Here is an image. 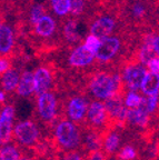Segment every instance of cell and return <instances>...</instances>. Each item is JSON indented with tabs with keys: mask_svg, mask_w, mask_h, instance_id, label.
I'll use <instances>...</instances> for the list:
<instances>
[{
	"mask_svg": "<svg viewBox=\"0 0 159 160\" xmlns=\"http://www.w3.org/2000/svg\"><path fill=\"white\" fill-rule=\"evenodd\" d=\"M120 77L117 73L100 72L92 78L90 82V90L92 95L98 99L106 100L116 96L120 87Z\"/></svg>",
	"mask_w": 159,
	"mask_h": 160,
	"instance_id": "cell-1",
	"label": "cell"
},
{
	"mask_svg": "<svg viewBox=\"0 0 159 160\" xmlns=\"http://www.w3.org/2000/svg\"><path fill=\"white\" fill-rule=\"evenodd\" d=\"M58 142L66 149H72L79 145L80 136L77 127L70 121H61L56 128Z\"/></svg>",
	"mask_w": 159,
	"mask_h": 160,
	"instance_id": "cell-2",
	"label": "cell"
},
{
	"mask_svg": "<svg viewBox=\"0 0 159 160\" xmlns=\"http://www.w3.org/2000/svg\"><path fill=\"white\" fill-rule=\"evenodd\" d=\"M119 49L120 40L117 37L107 36L100 39L99 46L95 51V58H97L99 61H109L117 55Z\"/></svg>",
	"mask_w": 159,
	"mask_h": 160,
	"instance_id": "cell-3",
	"label": "cell"
},
{
	"mask_svg": "<svg viewBox=\"0 0 159 160\" xmlns=\"http://www.w3.org/2000/svg\"><path fill=\"white\" fill-rule=\"evenodd\" d=\"M146 75L147 70L145 69V67L140 65H130L125 69V82L131 91H137L141 87Z\"/></svg>",
	"mask_w": 159,
	"mask_h": 160,
	"instance_id": "cell-4",
	"label": "cell"
},
{
	"mask_svg": "<svg viewBox=\"0 0 159 160\" xmlns=\"http://www.w3.org/2000/svg\"><path fill=\"white\" fill-rule=\"evenodd\" d=\"M15 135L17 139L19 140L23 145L30 146L36 142L39 136L37 127L31 121H23L19 122L15 128Z\"/></svg>",
	"mask_w": 159,
	"mask_h": 160,
	"instance_id": "cell-5",
	"label": "cell"
},
{
	"mask_svg": "<svg viewBox=\"0 0 159 160\" xmlns=\"http://www.w3.org/2000/svg\"><path fill=\"white\" fill-rule=\"evenodd\" d=\"M15 117V108L6 106L0 113V143L9 142L13 132V121Z\"/></svg>",
	"mask_w": 159,
	"mask_h": 160,
	"instance_id": "cell-6",
	"label": "cell"
},
{
	"mask_svg": "<svg viewBox=\"0 0 159 160\" xmlns=\"http://www.w3.org/2000/svg\"><path fill=\"white\" fill-rule=\"evenodd\" d=\"M57 100L55 96L50 92H44L38 97V111L40 117L48 121L51 120L56 115Z\"/></svg>",
	"mask_w": 159,
	"mask_h": 160,
	"instance_id": "cell-7",
	"label": "cell"
},
{
	"mask_svg": "<svg viewBox=\"0 0 159 160\" xmlns=\"http://www.w3.org/2000/svg\"><path fill=\"white\" fill-rule=\"evenodd\" d=\"M106 100L107 101L105 105V109L110 118L115 119L117 122H124L125 120H127V107L122 103L119 97L112 96Z\"/></svg>",
	"mask_w": 159,
	"mask_h": 160,
	"instance_id": "cell-8",
	"label": "cell"
},
{
	"mask_svg": "<svg viewBox=\"0 0 159 160\" xmlns=\"http://www.w3.org/2000/svg\"><path fill=\"white\" fill-rule=\"evenodd\" d=\"M159 51V39L158 36L156 35H148L146 36L142 45L141 49H140L139 57L141 60L142 65H147V62L151 60L152 58L158 56Z\"/></svg>",
	"mask_w": 159,
	"mask_h": 160,
	"instance_id": "cell-9",
	"label": "cell"
},
{
	"mask_svg": "<svg viewBox=\"0 0 159 160\" xmlns=\"http://www.w3.org/2000/svg\"><path fill=\"white\" fill-rule=\"evenodd\" d=\"M94 59L95 53L87 47L81 45L74 49L69 57V62L74 67H86L89 66L94 61Z\"/></svg>",
	"mask_w": 159,
	"mask_h": 160,
	"instance_id": "cell-10",
	"label": "cell"
},
{
	"mask_svg": "<svg viewBox=\"0 0 159 160\" xmlns=\"http://www.w3.org/2000/svg\"><path fill=\"white\" fill-rule=\"evenodd\" d=\"M115 28V21L112 18L108 17V16H102V17L98 18L96 21L91 25L90 27V33L99 39L101 38L110 36V33L114 31Z\"/></svg>",
	"mask_w": 159,
	"mask_h": 160,
	"instance_id": "cell-11",
	"label": "cell"
},
{
	"mask_svg": "<svg viewBox=\"0 0 159 160\" xmlns=\"http://www.w3.org/2000/svg\"><path fill=\"white\" fill-rule=\"evenodd\" d=\"M33 86L35 92L38 96L44 92H47L51 86V75L47 68L40 67L36 70L33 75Z\"/></svg>",
	"mask_w": 159,
	"mask_h": 160,
	"instance_id": "cell-12",
	"label": "cell"
},
{
	"mask_svg": "<svg viewBox=\"0 0 159 160\" xmlns=\"http://www.w3.org/2000/svg\"><path fill=\"white\" fill-rule=\"evenodd\" d=\"M127 119L136 126L146 127L147 123H148V120H149V112L146 110L142 101L138 107L129 108L127 110Z\"/></svg>",
	"mask_w": 159,
	"mask_h": 160,
	"instance_id": "cell-13",
	"label": "cell"
},
{
	"mask_svg": "<svg viewBox=\"0 0 159 160\" xmlns=\"http://www.w3.org/2000/svg\"><path fill=\"white\" fill-rule=\"evenodd\" d=\"M87 118L95 126H101L106 121L107 112L105 109V105L99 101H95L87 109Z\"/></svg>",
	"mask_w": 159,
	"mask_h": 160,
	"instance_id": "cell-14",
	"label": "cell"
},
{
	"mask_svg": "<svg viewBox=\"0 0 159 160\" xmlns=\"http://www.w3.org/2000/svg\"><path fill=\"white\" fill-rule=\"evenodd\" d=\"M36 26V33L40 37L48 38L55 32L56 30V21L54 18L50 16L44 15L37 20V22L35 23Z\"/></svg>",
	"mask_w": 159,
	"mask_h": 160,
	"instance_id": "cell-15",
	"label": "cell"
},
{
	"mask_svg": "<svg viewBox=\"0 0 159 160\" xmlns=\"http://www.w3.org/2000/svg\"><path fill=\"white\" fill-rule=\"evenodd\" d=\"M87 112V103L86 100L80 97L72 98L68 106V115L72 120H81Z\"/></svg>",
	"mask_w": 159,
	"mask_h": 160,
	"instance_id": "cell-16",
	"label": "cell"
},
{
	"mask_svg": "<svg viewBox=\"0 0 159 160\" xmlns=\"http://www.w3.org/2000/svg\"><path fill=\"white\" fill-rule=\"evenodd\" d=\"M86 26L82 22L78 21V20H72L69 21L67 25L65 26V37L67 38L69 41H78L82 38V36L86 33Z\"/></svg>",
	"mask_w": 159,
	"mask_h": 160,
	"instance_id": "cell-17",
	"label": "cell"
},
{
	"mask_svg": "<svg viewBox=\"0 0 159 160\" xmlns=\"http://www.w3.org/2000/svg\"><path fill=\"white\" fill-rule=\"evenodd\" d=\"M17 93L21 97H28L33 92H35V86H33V75L29 71H26L19 78L17 85Z\"/></svg>",
	"mask_w": 159,
	"mask_h": 160,
	"instance_id": "cell-18",
	"label": "cell"
},
{
	"mask_svg": "<svg viewBox=\"0 0 159 160\" xmlns=\"http://www.w3.org/2000/svg\"><path fill=\"white\" fill-rule=\"evenodd\" d=\"M142 92L146 96H156L158 95L159 90V77L158 73H152L147 71V75L145 77L142 85L140 87Z\"/></svg>",
	"mask_w": 159,
	"mask_h": 160,
	"instance_id": "cell-19",
	"label": "cell"
},
{
	"mask_svg": "<svg viewBox=\"0 0 159 160\" xmlns=\"http://www.w3.org/2000/svg\"><path fill=\"white\" fill-rule=\"evenodd\" d=\"M13 47V31L9 26L0 25V53H8Z\"/></svg>",
	"mask_w": 159,
	"mask_h": 160,
	"instance_id": "cell-20",
	"label": "cell"
},
{
	"mask_svg": "<svg viewBox=\"0 0 159 160\" xmlns=\"http://www.w3.org/2000/svg\"><path fill=\"white\" fill-rule=\"evenodd\" d=\"M19 73L17 70L15 69H8L6 72H3V79H1V83L3 87L6 91H11V90L16 89L19 81Z\"/></svg>",
	"mask_w": 159,
	"mask_h": 160,
	"instance_id": "cell-21",
	"label": "cell"
},
{
	"mask_svg": "<svg viewBox=\"0 0 159 160\" xmlns=\"http://www.w3.org/2000/svg\"><path fill=\"white\" fill-rule=\"evenodd\" d=\"M71 0H51L54 12L58 16H66L70 10Z\"/></svg>",
	"mask_w": 159,
	"mask_h": 160,
	"instance_id": "cell-22",
	"label": "cell"
},
{
	"mask_svg": "<svg viewBox=\"0 0 159 160\" xmlns=\"http://www.w3.org/2000/svg\"><path fill=\"white\" fill-rule=\"evenodd\" d=\"M0 160H19V152L13 146H5L0 149Z\"/></svg>",
	"mask_w": 159,
	"mask_h": 160,
	"instance_id": "cell-23",
	"label": "cell"
},
{
	"mask_svg": "<svg viewBox=\"0 0 159 160\" xmlns=\"http://www.w3.org/2000/svg\"><path fill=\"white\" fill-rule=\"evenodd\" d=\"M120 138L117 133H110L105 141V148L108 152H114L115 150L119 147Z\"/></svg>",
	"mask_w": 159,
	"mask_h": 160,
	"instance_id": "cell-24",
	"label": "cell"
},
{
	"mask_svg": "<svg viewBox=\"0 0 159 160\" xmlns=\"http://www.w3.org/2000/svg\"><path fill=\"white\" fill-rule=\"evenodd\" d=\"M141 98L142 97H140L137 92L130 91V92H128L126 99H125V106H126L127 108L138 107V106L140 105V102H141Z\"/></svg>",
	"mask_w": 159,
	"mask_h": 160,
	"instance_id": "cell-25",
	"label": "cell"
},
{
	"mask_svg": "<svg viewBox=\"0 0 159 160\" xmlns=\"http://www.w3.org/2000/svg\"><path fill=\"white\" fill-rule=\"evenodd\" d=\"M141 101L148 112H154L155 110L157 109V106H158V95L147 96L146 98H142Z\"/></svg>",
	"mask_w": 159,
	"mask_h": 160,
	"instance_id": "cell-26",
	"label": "cell"
},
{
	"mask_svg": "<svg viewBox=\"0 0 159 160\" xmlns=\"http://www.w3.org/2000/svg\"><path fill=\"white\" fill-rule=\"evenodd\" d=\"M99 42H100V39H99V38L90 33L89 36H87V37H86V40H85L84 46H85V47H87L88 49L91 50L92 52L95 53L96 49H97L98 46H99Z\"/></svg>",
	"mask_w": 159,
	"mask_h": 160,
	"instance_id": "cell-27",
	"label": "cell"
},
{
	"mask_svg": "<svg viewBox=\"0 0 159 160\" xmlns=\"http://www.w3.org/2000/svg\"><path fill=\"white\" fill-rule=\"evenodd\" d=\"M84 9H85V0H71L69 12H71L72 15L75 16H78L84 12Z\"/></svg>",
	"mask_w": 159,
	"mask_h": 160,
	"instance_id": "cell-28",
	"label": "cell"
},
{
	"mask_svg": "<svg viewBox=\"0 0 159 160\" xmlns=\"http://www.w3.org/2000/svg\"><path fill=\"white\" fill-rule=\"evenodd\" d=\"M44 11H45V9L40 5H37V6H35V7H33V9L30 11V21L33 23H36L37 20L39 19L40 17H42V16L45 15Z\"/></svg>",
	"mask_w": 159,
	"mask_h": 160,
	"instance_id": "cell-29",
	"label": "cell"
},
{
	"mask_svg": "<svg viewBox=\"0 0 159 160\" xmlns=\"http://www.w3.org/2000/svg\"><path fill=\"white\" fill-rule=\"evenodd\" d=\"M136 157V150L130 146H127L120 151L119 158L121 160H132Z\"/></svg>",
	"mask_w": 159,
	"mask_h": 160,
	"instance_id": "cell-30",
	"label": "cell"
},
{
	"mask_svg": "<svg viewBox=\"0 0 159 160\" xmlns=\"http://www.w3.org/2000/svg\"><path fill=\"white\" fill-rule=\"evenodd\" d=\"M86 145L88 146V148L90 150L95 151V150H97L99 148L100 141L96 135H88L87 138H86Z\"/></svg>",
	"mask_w": 159,
	"mask_h": 160,
	"instance_id": "cell-31",
	"label": "cell"
},
{
	"mask_svg": "<svg viewBox=\"0 0 159 160\" xmlns=\"http://www.w3.org/2000/svg\"><path fill=\"white\" fill-rule=\"evenodd\" d=\"M147 66L149 68V71L152 73H158L159 72V60L158 57H155L152 58L151 60H149L148 62H147Z\"/></svg>",
	"mask_w": 159,
	"mask_h": 160,
	"instance_id": "cell-32",
	"label": "cell"
},
{
	"mask_svg": "<svg viewBox=\"0 0 159 160\" xmlns=\"http://www.w3.org/2000/svg\"><path fill=\"white\" fill-rule=\"evenodd\" d=\"M132 13L135 17H142L145 15V7L141 3H136L132 8Z\"/></svg>",
	"mask_w": 159,
	"mask_h": 160,
	"instance_id": "cell-33",
	"label": "cell"
},
{
	"mask_svg": "<svg viewBox=\"0 0 159 160\" xmlns=\"http://www.w3.org/2000/svg\"><path fill=\"white\" fill-rule=\"evenodd\" d=\"M10 67V62L7 58H0V75L6 72Z\"/></svg>",
	"mask_w": 159,
	"mask_h": 160,
	"instance_id": "cell-34",
	"label": "cell"
},
{
	"mask_svg": "<svg viewBox=\"0 0 159 160\" xmlns=\"http://www.w3.org/2000/svg\"><path fill=\"white\" fill-rule=\"evenodd\" d=\"M89 160H104V155H102L100 151H97V150H95V152L90 156V159Z\"/></svg>",
	"mask_w": 159,
	"mask_h": 160,
	"instance_id": "cell-35",
	"label": "cell"
},
{
	"mask_svg": "<svg viewBox=\"0 0 159 160\" xmlns=\"http://www.w3.org/2000/svg\"><path fill=\"white\" fill-rule=\"evenodd\" d=\"M64 160H81V158H80L79 155H77V153H70V155H68Z\"/></svg>",
	"mask_w": 159,
	"mask_h": 160,
	"instance_id": "cell-36",
	"label": "cell"
},
{
	"mask_svg": "<svg viewBox=\"0 0 159 160\" xmlns=\"http://www.w3.org/2000/svg\"><path fill=\"white\" fill-rule=\"evenodd\" d=\"M6 99V95L3 91H0V102H3Z\"/></svg>",
	"mask_w": 159,
	"mask_h": 160,
	"instance_id": "cell-37",
	"label": "cell"
},
{
	"mask_svg": "<svg viewBox=\"0 0 159 160\" xmlns=\"http://www.w3.org/2000/svg\"><path fill=\"white\" fill-rule=\"evenodd\" d=\"M19 160H30L29 158H19Z\"/></svg>",
	"mask_w": 159,
	"mask_h": 160,
	"instance_id": "cell-38",
	"label": "cell"
}]
</instances>
